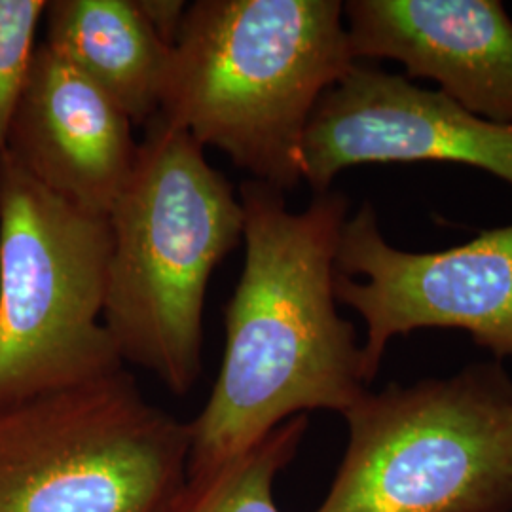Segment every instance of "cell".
<instances>
[{"label": "cell", "mask_w": 512, "mask_h": 512, "mask_svg": "<svg viewBox=\"0 0 512 512\" xmlns=\"http://www.w3.org/2000/svg\"><path fill=\"white\" fill-rule=\"evenodd\" d=\"M6 154L61 200L109 217L137 164L139 143L126 112L40 42Z\"/></svg>", "instance_id": "30bf717a"}, {"label": "cell", "mask_w": 512, "mask_h": 512, "mask_svg": "<svg viewBox=\"0 0 512 512\" xmlns=\"http://www.w3.org/2000/svg\"><path fill=\"white\" fill-rule=\"evenodd\" d=\"M109 217L0 160V408L124 368L103 323Z\"/></svg>", "instance_id": "5b68a950"}, {"label": "cell", "mask_w": 512, "mask_h": 512, "mask_svg": "<svg viewBox=\"0 0 512 512\" xmlns=\"http://www.w3.org/2000/svg\"><path fill=\"white\" fill-rule=\"evenodd\" d=\"M154 35L173 48L179 40L188 2L184 0H133Z\"/></svg>", "instance_id": "5bb4252c"}, {"label": "cell", "mask_w": 512, "mask_h": 512, "mask_svg": "<svg viewBox=\"0 0 512 512\" xmlns=\"http://www.w3.org/2000/svg\"><path fill=\"white\" fill-rule=\"evenodd\" d=\"M46 6L44 0H0V160L37 52Z\"/></svg>", "instance_id": "4fadbf2b"}, {"label": "cell", "mask_w": 512, "mask_h": 512, "mask_svg": "<svg viewBox=\"0 0 512 512\" xmlns=\"http://www.w3.org/2000/svg\"><path fill=\"white\" fill-rule=\"evenodd\" d=\"M245 262L224 308L226 346L211 397L190 423L186 478L211 475L308 410L344 414L366 391L363 349L336 310V251L348 198L300 213L258 181L239 186Z\"/></svg>", "instance_id": "6da1fadb"}, {"label": "cell", "mask_w": 512, "mask_h": 512, "mask_svg": "<svg viewBox=\"0 0 512 512\" xmlns=\"http://www.w3.org/2000/svg\"><path fill=\"white\" fill-rule=\"evenodd\" d=\"M188 456L190 423L122 368L0 408V512H164Z\"/></svg>", "instance_id": "8992f818"}, {"label": "cell", "mask_w": 512, "mask_h": 512, "mask_svg": "<svg viewBox=\"0 0 512 512\" xmlns=\"http://www.w3.org/2000/svg\"><path fill=\"white\" fill-rule=\"evenodd\" d=\"M109 213L103 323L122 361L186 395L202 372L211 275L243 241V205L205 148L158 116Z\"/></svg>", "instance_id": "3957f363"}, {"label": "cell", "mask_w": 512, "mask_h": 512, "mask_svg": "<svg viewBox=\"0 0 512 512\" xmlns=\"http://www.w3.org/2000/svg\"><path fill=\"white\" fill-rule=\"evenodd\" d=\"M44 23V44L107 93L133 126L158 116L173 48L133 0H54Z\"/></svg>", "instance_id": "8fae6325"}, {"label": "cell", "mask_w": 512, "mask_h": 512, "mask_svg": "<svg viewBox=\"0 0 512 512\" xmlns=\"http://www.w3.org/2000/svg\"><path fill=\"white\" fill-rule=\"evenodd\" d=\"M342 416L348 450L315 512L512 511V384L499 366L366 391Z\"/></svg>", "instance_id": "277c9868"}, {"label": "cell", "mask_w": 512, "mask_h": 512, "mask_svg": "<svg viewBox=\"0 0 512 512\" xmlns=\"http://www.w3.org/2000/svg\"><path fill=\"white\" fill-rule=\"evenodd\" d=\"M357 59H393L476 116L512 126V21L497 0H349Z\"/></svg>", "instance_id": "9c48e42d"}, {"label": "cell", "mask_w": 512, "mask_h": 512, "mask_svg": "<svg viewBox=\"0 0 512 512\" xmlns=\"http://www.w3.org/2000/svg\"><path fill=\"white\" fill-rule=\"evenodd\" d=\"M414 162L471 165L512 186V126L488 122L440 90L355 63L311 112L302 181L317 196L353 165Z\"/></svg>", "instance_id": "ba28073f"}, {"label": "cell", "mask_w": 512, "mask_h": 512, "mask_svg": "<svg viewBox=\"0 0 512 512\" xmlns=\"http://www.w3.org/2000/svg\"><path fill=\"white\" fill-rule=\"evenodd\" d=\"M334 293L365 319L366 384L389 340L416 329L465 330L497 357H512V224L446 251L410 253L385 241L365 203L344 222Z\"/></svg>", "instance_id": "52a82bcc"}, {"label": "cell", "mask_w": 512, "mask_h": 512, "mask_svg": "<svg viewBox=\"0 0 512 512\" xmlns=\"http://www.w3.org/2000/svg\"><path fill=\"white\" fill-rule=\"evenodd\" d=\"M306 429V414L294 416L215 473L186 478L164 512H281L275 478L293 461Z\"/></svg>", "instance_id": "7c38bea8"}, {"label": "cell", "mask_w": 512, "mask_h": 512, "mask_svg": "<svg viewBox=\"0 0 512 512\" xmlns=\"http://www.w3.org/2000/svg\"><path fill=\"white\" fill-rule=\"evenodd\" d=\"M355 63L344 2L196 0L158 118L285 194L302 181L311 112Z\"/></svg>", "instance_id": "7a4b0ae2"}]
</instances>
